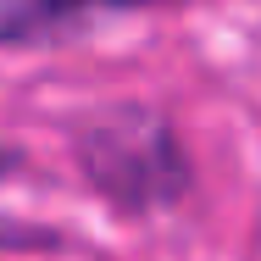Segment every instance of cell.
<instances>
[{
  "label": "cell",
  "mask_w": 261,
  "mask_h": 261,
  "mask_svg": "<svg viewBox=\"0 0 261 261\" xmlns=\"http://www.w3.org/2000/svg\"><path fill=\"white\" fill-rule=\"evenodd\" d=\"M84 167L117 200H167V189H178V178H161L156 167L184 172L178 156H172V139L161 134V122H150V117L106 122L100 134L84 145Z\"/></svg>",
  "instance_id": "1"
},
{
  "label": "cell",
  "mask_w": 261,
  "mask_h": 261,
  "mask_svg": "<svg viewBox=\"0 0 261 261\" xmlns=\"http://www.w3.org/2000/svg\"><path fill=\"white\" fill-rule=\"evenodd\" d=\"M134 6L150 0H0V45H28L72 22H89L100 11H134Z\"/></svg>",
  "instance_id": "2"
},
{
  "label": "cell",
  "mask_w": 261,
  "mask_h": 261,
  "mask_svg": "<svg viewBox=\"0 0 261 261\" xmlns=\"http://www.w3.org/2000/svg\"><path fill=\"white\" fill-rule=\"evenodd\" d=\"M11 167H17V156H11L6 145H0V172H11Z\"/></svg>",
  "instance_id": "3"
}]
</instances>
